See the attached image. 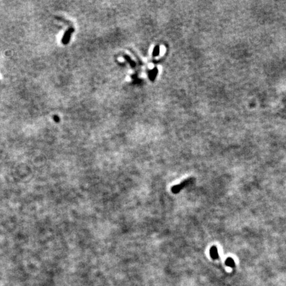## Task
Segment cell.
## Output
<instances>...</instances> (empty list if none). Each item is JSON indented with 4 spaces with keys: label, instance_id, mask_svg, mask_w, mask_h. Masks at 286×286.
<instances>
[{
    "label": "cell",
    "instance_id": "277c9868",
    "mask_svg": "<svg viewBox=\"0 0 286 286\" xmlns=\"http://www.w3.org/2000/svg\"><path fill=\"white\" fill-rule=\"evenodd\" d=\"M159 52H160V48H159V47H156V48H155L154 49V56H156L158 54V53Z\"/></svg>",
    "mask_w": 286,
    "mask_h": 286
},
{
    "label": "cell",
    "instance_id": "7a4b0ae2",
    "mask_svg": "<svg viewBox=\"0 0 286 286\" xmlns=\"http://www.w3.org/2000/svg\"><path fill=\"white\" fill-rule=\"evenodd\" d=\"M210 255H211V257L213 260L218 259L219 257V256L217 248L215 246H213L211 248V249H210Z\"/></svg>",
    "mask_w": 286,
    "mask_h": 286
},
{
    "label": "cell",
    "instance_id": "3957f363",
    "mask_svg": "<svg viewBox=\"0 0 286 286\" xmlns=\"http://www.w3.org/2000/svg\"><path fill=\"white\" fill-rule=\"evenodd\" d=\"M225 264L230 268H234L235 266V261L232 258H228L226 260Z\"/></svg>",
    "mask_w": 286,
    "mask_h": 286
},
{
    "label": "cell",
    "instance_id": "6da1fadb",
    "mask_svg": "<svg viewBox=\"0 0 286 286\" xmlns=\"http://www.w3.org/2000/svg\"><path fill=\"white\" fill-rule=\"evenodd\" d=\"M193 179H192V178H189L188 179L185 180L184 182H183L182 183H180V184H178L177 186H174L172 188V192L174 193H178L180 190L182 189L183 188H185V187L188 186V184H189V183L192 182Z\"/></svg>",
    "mask_w": 286,
    "mask_h": 286
},
{
    "label": "cell",
    "instance_id": "5b68a950",
    "mask_svg": "<svg viewBox=\"0 0 286 286\" xmlns=\"http://www.w3.org/2000/svg\"><path fill=\"white\" fill-rule=\"evenodd\" d=\"M54 120H55V121H56V122H58V121H59V119H58V117L57 116H54Z\"/></svg>",
    "mask_w": 286,
    "mask_h": 286
}]
</instances>
